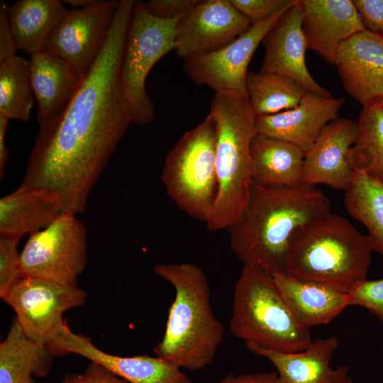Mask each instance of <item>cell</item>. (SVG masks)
<instances>
[{
	"instance_id": "obj_1",
	"label": "cell",
	"mask_w": 383,
	"mask_h": 383,
	"mask_svg": "<svg viewBox=\"0 0 383 383\" xmlns=\"http://www.w3.org/2000/svg\"><path fill=\"white\" fill-rule=\"evenodd\" d=\"M134 2L121 0L103 48L70 102L40 126L18 188L43 192L62 214L86 209L89 194L133 122L121 66Z\"/></svg>"
},
{
	"instance_id": "obj_2",
	"label": "cell",
	"mask_w": 383,
	"mask_h": 383,
	"mask_svg": "<svg viewBox=\"0 0 383 383\" xmlns=\"http://www.w3.org/2000/svg\"><path fill=\"white\" fill-rule=\"evenodd\" d=\"M330 212L329 199L316 186L262 187L252 183L244 211L227 229L230 248L244 265L272 275L285 272L293 235Z\"/></svg>"
},
{
	"instance_id": "obj_3",
	"label": "cell",
	"mask_w": 383,
	"mask_h": 383,
	"mask_svg": "<svg viewBox=\"0 0 383 383\" xmlns=\"http://www.w3.org/2000/svg\"><path fill=\"white\" fill-rule=\"evenodd\" d=\"M153 272L175 291L161 340L154 354L179 368L196 371L211 365L224 338L211 304L204 270L188 263L157 264Z\"/></svg>"
},
{
	"instance_id": "obj_4",
	"label": "cell",
	"mask_w": 383,
	"mask_h": 383,
	"mask_svg": "<svg viewBox=\"0 0 383 383\" xmlns=\"http://www.w3.org/2000/svg\"><path fill=\"white\" fill-rule=\"evenodd\" d=\"M372 252L367 235L330 212L293 235L285 272L349 294L367 279Z\"/></svg>"
},
{
	"instance_id": "obj_5",
	"label": "cell",
	"mask_w": 383,
	"mask_h": 383,
	"mask_svg": "<svg viewBox=\"0 0 383 383\" xmlns=\"http://www.w3.org/2000/svg\"><path fill=\"white\" fill-rule=\"evenodd\" d=\"M216 130V196L206 222L210 231L228 229L240 217L252 182L250 146L257 134L247 94H215L210 106Z\"/></svg>"
},
{
	"instance_id": "obj_6",
	"label": "cell",
	"mask_w": 383,
	"mask_h": 383,
	"mask_svg": "<svg viewBox=\"0 0 383 383\" xmlns=\"http://www.w3.org/2000/svg\"><path fill=\"white\" fill-rule=\"evenodd\" d=\"M229 329L245 343L281 352H299L312 342L310 329L294 318L273 276L249 265L235 284Z\"/></svg>"
},
{
	"instance_id": "obj_7",
	"label": "cell",
	"mask_w": 383,
	"mask_h": 383,
	"mask_svg": "<svg viewBox=\"0 0 383 383\" xmlns=\"http://www.w3.org/2000/svg\"><path fill=\"white\" fill-rule=\"evenodd\" d=\"M216 141L215 121L209 113L170 150L161 174L166 192L177 207L205 223L218 189Z\"/></svg>"
},
{
	"instance_id": "obj_8",
	"label": "cell",
	"mask_w": 383,
	"mask_h": 383,
	"mask_svg": "<svg viewBox=\"0 0 383 383\" xmlns=\"http://www.w3.org/2000/svg\"><path fill=\"white\" fill-rule=\"evenodd\" d=\"M179 19L155 17L146 10L145 2L135 1L121 66V82L133 122L137 125H147L155 116L146 79L155 64L174 49Z\"/></svg>"
},
{
	"instance_id": "obj_9",
	"label": "cell",
	"mask_w": 383,
	"mask_h": 383,
	"mask_svg": "<svg viewBox=\"0 0 383 383\" xmlns=\"http://www.w3.org/2000/svg\"><path fill=\"white\" fill-rule=\"evenodd\" d=\"M87 231L76 215L64 213L29 235L20 253L22 278L77 286L87 263Z\"/></svg>"
},
{
	"instance_id": "obj_10",
	"label": "cell",
	"mask_w": 383,
	"mask_h": 383,
	"mask_svg": "<svg viewBox=\"0 0 383 383\" xmlns=\"http://www.w3.org/2000/svg\"><path fill=\"white\" fill-rule=\"evenodd\" d=\"M87 299V293L78 286L24 277L3 301L15 311L23 333L48 346L67 326L64 313L84 306Z\"/></svg>"
},
{
	"instance_id": "obj_11",
	"label": "cell",
	"mask_w": 383,
	"mask_h": 383,
	"mask_svg": "<svg viewBox=\"0 0 383 383\" xmlns=\"http://www.w3.org/2000/svg\"><path fill=\"white\" fill-rule=\"evenodd\" d=\"M118 4L99 0L92 6L69 11L49 36L45 50L67 62L82 77L103 48Z\"/></svg>"
},
{
	"instance_id": "obj_12",
	"label": "cell",
	"mask_w": 383,
	"mask_h": 383,
	"mask_svg": "<svg viewBox=\"0 0 383 383\" xmlns=\"http://www.w3.org/2000/svg\"><path fill=\"white\" fill-rule=\"evenodd\" d=\"M284 10L268 20L252 25L232 43L216 51L183 60L184 72L196 84L207 86L215 94H247L250 61Z\"/></svg>"
},
{
	"instance_id": "obj_13",
	"label": "cell",
	"mask_w": 383,
	"mask_h": 383,
	"mask_svg": "<svg viewBox=\"0 0 383 383\" xmlns=\"http://www.w3.org/2000/svg\"><path fill=\"white\" fill-rule=\"evenodd\" d=\"M251 26L230 0H200L179 19L174 50L183 60L211 52L232 43Z\"/></svg>"
},
{
	"instance_id": "obj_14",
	"label": "cell",
	"mask_w": 383,
	"mask_h": 383,
	"mask_svg": "<svg viewBox=\"0 0 383 383\" xmlns=\"http://www.w3.org/2000/svg\"><path fill=\"white\" fill-rule=\"evenodd\" d=\"M302 18L301 0H294L262 41L265 51L259 72L287 77L311 93L331 97L307 68L305 56L308 48L302 30Z\"/></svg>"
},
{
	"instance_id": "obj_15",
	"label": "cell",
	"mask_w": 383,
	"mask_h": 383,
	"mask_svg": "<svg viewBox=\"0 0 383 383\" xmlns=\"http://www.w3.org/2000/svg\"><path fill=\"white\" fill-rule=\"evenodd\" d=\"M48 347L55 356L73 353L100 363L130 383H192L181 368L157 356H119L98 348L68 325Z\"/></svg>"
},
{
	"instance_id": "obj_16",
	"label": "cell",
	"mask_w": 383,
	"mask_h": 383,
	"mask_svg": "<svg viewBox=\"0 0 383 383\" xmlns=\"http://www.w3.org/2000/svg\"><path fill=\"white\" fill-rule=\"evenodd\" d=\"M335 65L348 94L366 106L383 100V35L360 32L341 44Z\"/></svg>"
},
{
	"instance_id": "obj_17",
	"label": "cell",
	"mask_w": 383,
	"mask_h": 383,
	"mask_svg": "<svg viewBox=\"0 0 383 383\" xmlns=\"http://www.w3.org/2000/svg\"><path fill=\"white\" fill-rule=\"evenodd\" d=\"M357 136V121L338 118L328 123L305 153L303 182L348 190L354 172L348 162V155Z\"/></svg>"
},
{
	"instance_id": "obj_18",
	"label": "cell",
	"mask_w": 383,
	"mask_h": 383,
	"mask_svg": "<svg viewBox=\"0 0 383 383\" xmlns=\"http://www.w3.org/2000/svg\"><path fill=\"white\" fill-rule=\"evenodd\" d=\"M345 101V98L308 93L293 109L256 116L257 133L289 142L306 153L323 129L338 118Z\"/></svg>"
},
{
	"instance_id": "obj_19",
	"label": "cell",
	"mask_w": 383,
	"mask_h": 383,
	"mask_svg": "<svg viewBox=\"0 0 383 383\" xmlns=\"http://www.w3.org/2000/svg\"><path fill=\"white\" fill-rule=\"evenodd\" d=\"M302 30L307 48L335 65L338 48L367 30L353 0H301Z\"/></svg>"
},
{
	"instance_id": "obj_20",
	"label": "cell",
	"mask_w": 383,
	"mask_h": 383,
	"mask_svg": "<svg viewBox=\"0 0 383 383\" xmlns=\"http://www.w3.org/2000/svg\"><path fill=\"white\" fill-rule=\"evenodd\" d=\"M252 353L267 359L277 370L283 383H352L348 367L332 369L331 358L339 346L335 336L318 338L303 350L277 351L252 343H245Z\"/></svg>"
},
{
	"instance_id": "obj_21",
	"label": "cell",
	"mask_w": 383,
	"mask_h": 383,
	"mask_svg": "<svg viewBox=\"0 0 383 383\" xmlns=\"http://www.w3.org/2000/svg\"><path fill=\"white\" fill-rule=\"evenodd\" d=\"M272 276L291 313L305 328L328 324L349 306V294L329 286L286 272Z\"/></svg>"
},
{
	"instance_id": "obj_22",
	"label": "cell",
	"mask_w": 383,
	"mask_h": 383,
	"mask_svg": "<svg viewBox=\"0 0 383 383\" xmlns=\"http://www.w3.org/2000/svg\"><path fill=\"white\" fill-rule=\"evenodd\" d=\"M30 62V84L40 126L63 111L81 77L67 62L46 50L31 55Z\"/></svg>"
},
{
	"instance_id": "obj_23",
	"label": "cell",
	"mask_w": 383,
	"mask_h": 383,
	"mask_svg": "<svg viewBox=\"0 0 383 383\" xmlns=\"http://www.w3.org/2000/svg\"><path fill=\"white\" fill-rule=\"evenodd\" d=\"M250 153L253 183L262 187H296L304 183L305 152L296 145L257 133Z\"/></svg>"
},
{
	"instance_id": "obj_24",
	"label": "cell",
	"mask_w": 383,
	"mask_h": 383,
	"mask_svg": "<svg viewBox=\"0 0 383 383\" xmlns=\"http://www.w3.org/2000/svg\"><path fill=\"white\" fill-rule=\"evenodd\" d=\"M61 214L60 205L48 194L18 187L0 199V236L30 235L45 228Z\"/></svg>"
},
{
	"instance_id": "obj_25",
	"label": "cell",
	"mask_w": 383,
	"mask_h": 383,
	"mask_svg": "<svg viewBox=\"0 0 383 383\" xmlns=\"http://www.w3.org/2000/svg\"><path fill=\"white\" fill-rule=\"evenodd\" d=\"M8 12L17 49L31 55L45 50L49 36L69 11L59 0H19Z\"/></svg>"
},
{
	"instance_id": "obj_26",
	"label": "cell",
	"mask_w": 383,
	"mask_h": 383,
	"mask_svg": "<svg viewBox=\"0 0 383 383\" xmlns=\"http://www.w3.org/2000/svg\"><path fill=\"white\" fill-rule=\"evenodd\" d=\"M55 355L47 345L29 338L15 318L0 343V383H35L44 377Z\"/></svg>"
},
{
	"instance_id": "obj_27",
	"label": "cell",
	"mask_w": 383,
	"mask_h": 383,
	"mask_svg": "<svg viewBox=\"0 0 383 383\" xmlns=\"http://www.w3.org/2000/svg\"><path fill=\"white\" fill-rule=\"evenodd\" d=\"M344 204L350 216L367 228L372 251L383 256V183L354 171Z\"/></svg>"
},
{
	"instance_id": "obj_28",
	"label": "cell",
	"mask_w": 383,
	"mask_h": 383,
	"mask_svg": "<svg viewBox=\"0 0 383 383\" xmlns=\"http://www.w3.org/2000/svg\"><path fill=\"white\" fill-rule=\"evenodd\" d=\"M357 136L348 155L353 171L383 183V106H363L359 115Z\"/></svg>"
},
{
	"instance_id": "obj_29",
	"label": "cell",
	"mask_w": 383,
	"mask_h": 383,
	"mask_svg": "<svg viewBox=\"0 0 383 383\" xmlns=\"http://www.w3.org/2000/svg\"><path fill=\"white\" fill-rule=\"evenodd\" d=\"M246 93L256 116H260L293 109L311 92L287 77L249 72Z\"/></svg>"
},
{
	"instance_id": "obj_30",
	"label": "cell",
	"mask_w": 383,
	"mask_h": 383,
	"mask_svg": "<svg viewBox=\"0 0 383 383\" xmlns=\"http://www.w3.org/2000/svg\"><path fill=\"white\" fill-rule=\"evenodd\" d=\"M30 70V60L18 55L0 63V115L29 120L35 100Z\"/></svg>"
},
{
	"instance_id": "obj_31",
	"label": "cell",
	"mask_w": 383,
	"mask_h": 383,
	"mask_svg": "<svg viewBox=\"0 0 383 383\" xmlns=\"http://www.w3.org/2000/svg\"><path fill=\"white\" fill-rule=\"evenodd\" d=\"M20 239L0 236V297L3 300L22 278L20 253L17 250Z\"/></svg>"
},
{
	"instance_id": "obj_32",
	"label": "cell",
	"mask_w": 383,
	"mask_h": 383,
	"mask_svg": "<svg viewBox=\"0 0 383 383\" xmlns=\"http://www.w3.org/2000/svg\"><path fill=\"white\" fill-rule=\"evenodd\" d=\"M348 294L349 306L364 307L383 323V279H366Z\"/></svg>"
},
{
	"instance_id": "obj_33",
	"label": "cell",
	"mask_w": 383,
	"mask_h": 383,
	"mask_svg": "<svg viewBox=\"0 0 383 383\" xmlns=\"http://www.w3.org/2000/svg\"><path fill=\"white\" fill-rule=\"evenodd\" d=\"M251 25L265 21L282 11L294 0H230Z\"/></svg>"
},
{
	"instance_id": "obj_34",
	"label": "cell",
	"mask_w": 383,
	"mask_h": 383,
	"mask_svg": "<svg viewBox=\"0 0 383 383\" xmlns=\"http://www.w3.org/2000/svg\"><path fill=\"white\" fill-rule=\"evenodd\" d=\"M59 383H130L103 365L91 361L82 373L66 374Z\"/></svg>"
},
{
	"instance_id": "obj_35",
	"label": "cell",
	"mask_w": 383,
	"mask_h": 383,
	"mask_svg": "<svg viewBox=\"0 0 383 383\" xmlns=\"http://www.w3.org/2000/svg\"><path fill=\"white\" fill-rule=\"evenodd\" d=\"M200 0H150L145 3L146 10L162 19L181 18L192 11Z\"/></svg>"
},
{
	"instance_id": "obj_36",
	"label": "cell",
	"mask_w": 383,
	"mask_h": 383,
	"mask_svg": "<svg viewBox=\"0 0 383 383\" xmlns=\"http://www.w3.org/2000/svg\"><path fill=\"white\" fill-rule=\"evenodd\" d=\"M362 22L368 31L383 30V0H353Z\"/></svg>"
},
{
	"instance_id": "obj_37",
	"label": "cell",
	"mask_w": 383,
	"mask_h": 383,
	"mask_svg": "<svg viewBox=\"0 0 383 383\" xmlns=\"http://www.w3.org/2000/svg\"><path fill=\"white\" fill-rule=\"evenodd\" d=\"M9 4L0 2V63L15 57L17 45L9 16Z\"/></svg>"
},
{
	"instance_id": "obj_38",
	"label": "cell",
	"mask_w": 383,
	"mask_h": 383,
	"mask_svg": "<svg viewBox=\"0 0 383 383\" xmlns=\"http://www.w3.org/2000/svg\"><path fill=\"white\" fill-rule=\"evenodd\" d=\"M217 383H283L276 372H258L235 375L229 373Z\"/></svg>"
},
{
	"instance_id": "obj_39",
	"label": "cell",
	"mask_w": 383,
	"mask_h": 383,
	"mask_svg": "<svg viewBox=\"0 0 383 383\" xmlns=\"http://www.w3.org/2000/svg\"><path fill=\"white\" fill-rule=\"evenodd\" d=\"M9 119L0 115V176L4 177L5 165L9 158V152L6 146V134L9 128Z\"/></svg>"
},
{
	"instance_id": "obj_40",
	"label": "cell",
	"mask_w": 383,
	"mask_h": 383,
	"mask_svg": "<svg viewBox=\"0 0 383 383\" xmlns=\"http://www.w3.org/2000/svg\"><path fill=\"white\" fill-rule=\"evenodd\" d=\"M99 0H65L62 1L64 4H70L72 9H84L94 6Z\"/></svg>"
},
{
	"instance_id": "obj_41",
	"label": "cell",
	"mask_w": 383,
	"mask_h": 383,
	"mask_svg": "<svg viewBox=\"0 0 383 383\" xmlns=\"http://www.w3.org/2000/svg\"><path fill=\"white\" fill-rule=\"evenodd\" d=\"M381 34L383 35V30H382Z\"/></svg>"
},
{
	"instance_id": "obj_42",
	"label": "cell",
	"mask_w": 383,
	"mask_h": 383,
	"mask_svg": "<svg viewBox=\"0 0 383 383\" xmlns=\"http://www.w3.org/2000/svg\"><path fill=\"white\" fill-rule=\"evenodd\" d=\"M381 104H382V106H383V100H382V101H381Z\"/></svg>"
}]
</instances>
